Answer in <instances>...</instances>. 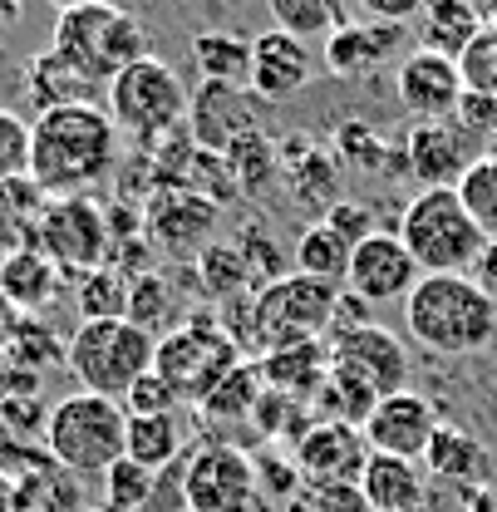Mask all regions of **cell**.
Returning <instances> with one entry per match:
<instances>
[{"label":"cell","mask_w":497,"mask_h":512,"mask_svg":"<svg viewBox=\"0 0 497 512\" xmlns=\"http://www.w3.org/2000/svg\"><path fill=\"white\" fill-rule=\"evenodd\" d=\"M119 163V124L99 104H69L30 119V178L50 197H79Z\"/></svg>","instance_id":"6da1fadb"},{"label":"cell","mask_w":497,"mask_h":512,"mask_svg":"<svg viewBox=\"0 0 497 512\" xmlns=\"http://www.w3.org/2000/svg\"><path fill=\"white\" fill-rule=\"evenodd\" d=\"M340 291L345 286H325V281H311L301 271L261 286L242 296L237 316H227V335L237 340L242 355H276L286 345H306V340H320L330 325H335V306H340Z\"/></svg>","instance_id":"7a4b0ae2"},{"label":"cell","mask_w":497,"mask_h":512,"mask_svg":"<svg viewBox=\"0 0 497 512\" xmlns=\"http://www.w3.org/2000/svg\"><path fill=\"white\" fill-rule=\"evenodd\" d=\"M404 325L419 340V350L468 360L497 340V301L473 276H419V286L404 301Z\"/></svg>","instance_id":"3957f363"},{"label":"cell","mask_w":497,"mask_h":512,"mask_svg":"<svg viewBox=\"0 0 497 512\" xmlns=\"http://www.w3.org/2000/svg\"><path fill=\"white\" fill-rule=\"evenodd\" d=\"M409 389V355L404 345L384 330V325H350V330H335L330 335V380L325 394H340L345 404V424H365L374 404L384 394H399Z\"/></svg>","instance_id":"277c9868"},{"label":"cell","mask_w":497,"mask_h":512,"mask_svg":"<svg viewBox=\"0 0 497 512\" xmlns=\"http://www.w3.org/2000/svg\"><path fill=\"white\" fill-rule=\"evenodd\" d=\"M45 458L60 463L74 478H104L128 448V414L119 399L104 394H64L60 404H50V424H45Z\"/></svg>","instance_id":"5b68a950"},{"label":"cell","mask_w":497,"mask_h":512,"mask_svg":"<svg viewBox=\"0 0 497 512\" xmlns=\"http://www.w3.org/2000/svg\"><path fill=\"white\" fill-rule=\"evenodd\" d=\"M50 50L64 55L99 89H109L128 64L148 60V25L138 15H128L124 5H114V0L79 5V10H64L55 20Z\"/></svg>","instance_id":"8992f818"},{"label":"cell","mask_w":497,"mask_h":512,"mask_svg":"<svg viewBox=\"0 0 497 512\" xmlns=\"http://www.w3.org/2000/svg\"><path fill=\"white\" fill-rule=\"evenodd\" d=\"M399 242L424 276H468L488 247L483 227L463 207L458 188H419L399 217Z\"/></svg>","instance_id":"52a82bcc"},{"label":"cell","mask_w":497,"mask_h":512,"mask_svg":"<svg viewBox=\"0 0 497 512\" xmlns=\"http://www.w3.org/2000/svg\"><path fill=\"white\" fill-rule=\"evenodd\" d=\"M153 350L158 340L143 335L133 320H79V330L69 335L64 365L84 394H104L124 404L128 389L153 370Z\"/></svg>","instance_id":"ba28073f"},{"label":"cell","mask_w":497,"mask_h":512,"mask_svg":"<svg viewBox=\"0 0 497 512\" xmlns=\"http://www.w3.org/2000/svg\"><path fill=\"white\" fill-rule=\"evenodd\" d=\"M104 94H109V119L119 124V133H133L138 143L173 138L187 124V104H192L178 69L168 60H158V55L128 64Z\"/></svg>","instance_id":"9c48e42d"},{"label":"cell","mask_w":497,"mask_h":512,"mask_svg":"<svg viewBox=\"0 0 497 512\" xmlns=\"http://www.w3.org/2000/svg\"><path fill=\"white\" fill-rule=\"evenodd\" d=\"M242 365L237 340L227 335L222 316H187L178 330H168L153 350V370L173 384L183 404H202L207 389Z\"/></svg>","instance_id":"30bf717a"},{"label":"cell","mask_w":497,"mask_h":512,"mask_svg":"<svg viewBox=\"0 0 497 512\" xmlns=\"http://www.w3.org/2000/svg\"><path fill=\"white\" fill-rule=\"evenodd\" d=\"M35 247L50 256L64 276L79 281V276L109 266L114 232H109L104 207L89 192H79V197H50V207L40 217V232H35Z\"/></svg>","instance_id":"8fae6325"},{"label":"cell","mask_w":497,"mask_h":512,"mask_svg":"<svg viewBox=\"0 0 497 512\" xmlns=\"http://www.w3.org/2000/svg\"><path fill=\"white\" fill-rule=\"evenodd\" d=\"M187 512H266L256 463L237 444H202L183 468Z\"/></svg>","instance_id":"7c38bea8"},{"label":"cell","mask_w":497,"mask_h":512,"mask_svg":"<svg viewBox=\"0 0 497 512\" xmlns=\"http://www.w3.org/2000/svg\"><path fill=\"white\" fill-rule=\"evenodd\" d=\"M143 232L168 256H202L217 242V202L187 188H153L143 202Z\"/></svg>","instance_id":"4fadbf2b"},{"label":"cell","mask_w":497,"mask_h":512,"mask_svg":"<svg viewBox=\"0 0 497 512\" xmlns=\"http://www.w3.org/2000/svg\"><path fill=\"white\" fill-rule=\"evenodd\" d=\"M261 133V99L251 89L232 84H197L192 104H187V138L202 153L227 158L242 138Z\"/></svg>","instance_id":"5bb4252c"},{"label":"cell","mask_w":497,"mask_h":512,"mask_svg":"<svg viewBox=\"0 0 497 512\" xmlns=\"http://www.w3.org/2000/svg\"><path fill=\"white\" fill-rule=\"evenodd\" d=\"M419 261L399 242V232H374L350 252L345 271V291L360 296L365 306H389V301H409V291L419 286Z\"/></svg>","instance_id":"9a60e30c"},{"label":"cell","mask_w":497,"mask_h":512,"mask_svg":"<svg viewBox=\"0 0 497 512\" xmlns=\"http://www.w3.org/2000/svg\"><path fill=\"white\" fill-rule=\"evenodd\" d=\"M360 429L370 439V453H394V458L424 463V453L438 434V409L419 389H399V394H384L374 404Z\"/></svg>","instance_id":"2e32d148"},{"label":"cell","mask_w":497,"mask_h":512,"mask_svg":"<svg viewBox=\"0 0 497 512\" xmlns=\"http://www.w3.org/2000/svg\"><path fill=\"white\" fill-rule=\"evenodd\" d=\"M394 94L404 104V114L414 124H434V119H453L458 99H463V74L458 60L434 55V50H409L399 69H394Z\"/></svg>","instance_id":"e0dca14e"},{"label":"cell","mask_w":497,"mask_h":512,"mask_svg":"<svg viewBox=\"0 0 497 512\" xmlns=\"http://www.w3.org/2000/svg\"><path fill=\"white\" fill-rule=\"evenodd\" d=\"M404 158L424 188H458L468 178V168L478 158H488V148L473 133H463L453 119H434V124H414Z\"/></svg>","instance_id":"ac0fdd59"},{"label":"cell","mask_w":497,"mask_h":512,"mask_svg":"<svg viewBox=\"0 0 497 512\" xmlns=\"http://www.w3.org/2000/svg\"><path fill=\"white\" fill-rule=\"evenodd\" d=\"M370 463V439L360 424L345 419H320L301 434L296 444V468L301 478H320V483H360Z\"/></svg>","instance_id":"d6986e66"},{"label":"cell","mask_w":497,"mask_h":512,"mask_svg":"<svg viewBox=\"0 0 497 512\" xmlns=\"http://www.w3.org/2000/svg\"><path fill=\"white\" fill-rule=\"evenodd\" d=\"M315 74V55L311 45H301L296 35L286 30H261L251 35V79L247 89L261 104H281V99H296Z\"/></svg>","instance_id":"ffe728a7"},{"label":"cell","mask_w":497,"mask_h":512,"mask_svg":"<svg viewBox=\"0 0 497 512\" xmlns=\"http://www.w3.org/2000/svg\"><path fill=\"white\" fill-rule=\"evenodd\" d=\"M404 40V25H374V20H350L340 25L325 50H320V64L335 74V79H370L379 64L389 60Z\"/></svg>","instance_id":"44dd1931"},{"label":"cell","mask_w":497,"mask_h":512,"mask_svg":"<svg viewBox=\"0 0 497 512\" xmlns=\"http://www.w3.org/2000/svg\"><path fill=\"white\" fill-rule=\"evenodd\" d=\"M60 286H64V271L40 247H20V252L0 256V296L20 316H45L60 301Z\"/></svg>","instance_id":"7402d4cb"},{"label":"cell","mask_w":497,"mask_h":512,"mask_svg":"<svg viewBox=\"0 0 497 512\" xmlns=\"http://www.w3.org/2000/svg\"><path fill=\"white\" fill-rule=\"evenodd\" d=\"M360 493L370 512H419L424 503V463L394 458V453H370L360 473Z\"/></svg>","instance_id":"603a6c76"},{"label":"cell","mask_w":497,"mask_h":512,"mask_svg":"<svg viewBox=\"0 0 497 512\" xmlns=\"http://www.w3.org/2000/svg\"><path fill=\"white\" fill-rule=\"evenodd\" d=\"M25 99H30L35 114H50V109H69V104H94L99 84L84 79L64 55L40 50L35 60L25 64Z\"/></svg>","instance_id":"cb8c5ba5"},{"label":"cell","mask_w":497,"mask_h":512,"mask_svg":"<svg viewBox=\"0 0 497 512\" xmlns=\"http://www.w3.org/2000/svg\"><path fill=\"white\" fill-rule=\"evenodd\" d=\"M483 30H488V20L473 0H429L419 10V50H434L448 60H463V50Z\"/></svg>","instance_id":"d4e9b609"},{"label":"cell","mask_w":497,"mask_h":512,"mask_svg":"<svg viewBox=\"0 0 497 512\" xmlns=\"http://www.w3.org/2000/svg\"><path fill=\"white\" fill-rule=\"evenodd\" d=\"M256 365L266 375V389H276V394L301 404V399H311L315 389H325V380H330V345H320V340L286 345V350H276V355H266Z\"/></svg>","instance_id":"484cf974"},{"label":"cell","mask_w":497,"mask_h":512,"mask_svg":"<svg viewBox=\"0 0 497 512\" xmlns=\"http://www.w3.org/2000/svg\"><path fill=\"white\" fill-rule=\"evenodd\" d=\"M261 399H266V375H261L256 360H242L232 375H222L207 389V399L197 409H202L207 424H256Z\"/></svg>","instance_id":"4316f807"},{"label":"cell","mask_w":497,"mask_h":512,"mask_svg":"<svg viewBox=\"0 0 497 512\" xmlns=\"http://www.w3.org/2000/svg\"><path fill=\"white\" fill-rule=\"evenodd\" d=\"M192 69L202 74V84H232L247 89L251 79V40L237 30H202L192 35Z\"/></svg>","instance_id":"83f0119b"},{"label":"cell","mask_w":497,"mask_h":512,"mask_svg":"<svg viewBox=\"0 0 497 512\" xmlns=\"http://www.w3.org/2000/svg\"><path fill=\"white\" fill-rule=\"evenodd\" d=\"M45 207H50V192L40 188L30 173L0 183V252L35 247V232H40Z\"/></svg>","instance_id":"f1b7e54d"},{"label":"cell","mask_w":497,"mask_h":512,"mask_svg":"<svg viewBox=\"0 0 497 512\" xmlns=\"http://www.w3.org/2000/svg\"><path fill=\"white\" fill-rule=\"evenodd\" d=\"M15 493H20V512H84L79 478L64 473L60 463H50L45 453L15 473Z\"/></svg>","instance_id":"f546056e"},{"label":"cell","mask_w":497,"mask_h":512,"mask_svg":"<svg viewBox=\"0 0 497 512\" xmlns=\"http://www.w3.org/2000/svg\"><path fill=\"white\" fill-rule=\"evenodd\" d=\"M271 10V30L296 35L301 45L330 40L340 25H350V0H266Z\"/></svg>","instance_id":"4dcf8cb0"},{"label":"cell","mask_w":497,"mask_h":512,"mask_svg":"<svg viewBox=\"0 0 497 512\" xmlns=\"http://www.w3.org/2000/svg\"><path fill=\"white\" fill-rule=\"evenodd\" d=\"M183 419L178 414H148V419H128V448L124 458H133L148 473H168L183 453Z\"/></svg>","instance_id":"1f68e13d"},{"label":"cell","mask_w":497,"mask_h":512,"mask_svg":"<svg viewBox=\"0 0 497 512\" xmlns=\"http://www.w3.org/2000/svg\"><path fill=\"white\" fill-rule=\"evenodd\" d=\"M178 316H183V301H178V286H173L163 271H148V276H138V281L128 286V320H133L143 335L163 340L168 330L183 325Z\"/></svg>","instance_id":"d6a6232c"},{"label":"cell","mask_w":497,"mask_h":512,"mask_svg":"<svg viewBox=\"0 0 497 512\" xmlns=\"http://www.w3.org/2000/svg\"><path fill=\"white\" fill-rule=\"evenodd\" d=\"M350 242L330 227V222H311L306 232H301V242H296V271L301 276H311V281H325V286H345V271H350Z\"/></svg>","instance_id":"836d02e7"},{"label":"cell","mask_w":497,"mask_h":512,"mask_svg":"<svg viewBox=\"0 0 497 512\" xmlns=\"http://www.w3.org/2000/svg\"><path fill=\"white\" fill-rule=\"evenodd\" d=\"M197 276H202V291L212 301H222V306L242 301L251 286H256V276H251L247 256L237 252V242H212L207 252L197 256Z\"/></svg>","instance_id":"e575fe53"},{"label":"cell","mask_w":497,"mask_h":512,"mask_svg":"<svg viewBox=\"0 0 497 512\" xmlns=\"http://www.w3.org/2000/svg\"><path fill=\"white\" fill-rule=\"evenodd\" d=\"M128 281L124 271L114 266H99L89 276L74 281V301H79V316L84 320H128Z\"/></svg>","instance_id":"d590c367"},{"label":"cell","mask_w":497,"mask_h":512,"mask_svg":"<svg viewBox=\"0 0 497 512\" xmlns=\"http://www.w3.org/2000/svg\"><path fill=\"white\" fill-rule=\"evenodd\" d=\"M64 350H69V345H64L60 335L50 330V320H45V316H25V320H20V330L10 335V345H5L10 365H15V370H30V375H40V370L60 365Z\"/></svg>","instance_id":"8d00e7d4"},{"label":"cell","mask_w":497,"mask_h":512,"mask_svg":"<svg viewBox=\"0 0 497 512\" xmlns=\"http://www.w3.org/2000/svg\"><path fill=\"white\" fill-rule=\"evenodd\" d=\"M424 463H429V473H443V478H478V473L488 468V453H483V444H478L473 434L438 424Z\"/></svg>","instance_id":"74e56055"},{"label":"cell","mask_w":497,"mask_h":512,"mask_svg":"<svg viewBox=\"0 0 497 512\" xmlns=\"http://www.w3.org/2000/svg\"><path fill=\"white\" fill-rule=\"evenodd\" d=\"M158 478H163V473H148V468H138L133 458H119V463L104 473V503L114 512H143L158 498Z\"/></svg>","instance_id":"f35d334b"},{"label":"cell","mask_w":497,"mask_h":512,"mask_svg":"<svg viewBox=\"0 0 497 512\" xmlns=\"http://www.w3.org/2000/svg\"><path fill=\"white\" fill-rule=\"evenodd\" d=\"M458 197H463V207L473 212V222L483 227V237L497 242V158L493 153L468 168V178L458 183Z\"/></svg>","instance_id":"ab89813d"},{"label":"cell","mask_w":497,"mask_h":512,"mask_svg":"<svg viewBox=\"0 0 497 512\" xmlns=\"http://www.w3.org/2000/svg\"><path fill=\"white\" fill-rule=\"evenodd\" d=\"M286 512H370L360 483H320V478H301L296 498Z\"/></svg>","instance_id":"60d3db41"},{"label":"cell","mask_w":497,"mask_h":512,"mask_svg":"<svg viewBox=\"0 0 497 512\" xmlns=\"http://www.w3.org/2000/svg\"><path fill=\"white\" fill-rule=\"evenodd\" d=\"M227 173H232V183L237 192H256L271 173H276V143L266 138V133H251L242 138L232 153H227Z\"/></svg>","instance_id":"b9f144b4"},{"label":"cell","mask_w":497,"mask_h":512,"mask_svg":"<svg viewBox=\"0 0 497 512\" xmlns=\"http://www.w3.org/2000/svg\"><path fill=\"white\" fill-rule=\"evenodd\" d=\"M237 252L247 256L251 276H256L261 286H271V281H281V276H291V271H296V261L281 252V242L271 237V227H242Z\"/></svg>","instance_id":"7bdbcfd3"},{"label":"cell","mask_w":497,"mask_h":512,"mask_svg":"<svg viewBox=\"0 0 497 512\" xmlns=\"http://www.w3.org/2000/svg\"><path fill=\"white\" fill-rule=\"evenodd\" d=\"M458 74H463V89L468 94H488L497 99V25H488L458 60Z\"/></svg>","instance_id":"ee69618b"},{"label":"cell","mask_w":497,"mask_h":512,"mask_svg":"<svg viewBox=\"0 0 497 512\" xmlns=\"http://www.w3.org/2000/svg\"><path fill=\"white\" fill-rule=\"evenodd\" d=\"M45 424H50V404L40 399V394H10L5 404H0V429L10 434V439H45Z\"/></svg>","instance_id":"f6af8a7d"},{"label":"cell","mask_w":497,"mask_h":512,"mask_svg":"<svg viewBox=\"0 0 497 512\" xmlns=\"http://www.w3.org/2000/svg\"><path fill=\"white\" fill-rule=\"evenodd\" d=\"M30 173V119L15 109H0V183Z\"/></svg>","instance_id":"bcb514c9"},{"label":"cell","mask_w":497,"mask_h":512,"mask_svg":"<svg viewBox=\"0 0 497 512\" xmlns=\"http://www.w3.org/2000/svg\"><path fill=\"white\" fill-rule=\"evenodd\" d=\"M178 404H183V399L173 394V384L163 380L158 370H148V375H143V380H138L124 394V414H128V419H148V414H178Z\"/></svg>","instance_id":"7dc6e473"},{"label":"cell","mask_w":497,"mask_h":512,"mask_svg":"<svg viewBox=\"0 0 497 512\" xmlns=\"http://www.w3.org/2000/svg\"><path fill=\"white\" fill-rule=\"evenodd\" d=\"M320 222H330V227H335V232H340L350 247H360L365 237H374V232H379V227H374V212H370V207H365V202H350V197H340V202H335V207H330Z\"/></svg>","instance_id":"c3c4849f"},{"label":"cell","mask_w":497,"mask_h":512,"mask_svg":"<svg viewBox=\"0 0 497 512\" xmlns=\"http://www.w3.org/2000/svg\"><path fill=\"white\" fill-rule=\"evenodd\" d=\"M453 124L463 128V133H473L478 143H488V133H497V99L463 89V99H458V109H453Z\"/></svg>","instance_id":"681fc988"},{"label":"cell","mask_w":497,"mask_h":512,"mask_svg":"<svg viewBox=\"0 0 497 512\" xmlns=\"http://www.w3.org/2000/svg\"><path fill=\"white\" fill-rule=\"evenodd\" d=\"M350 5L374 25H409V20H419V10L429 0H350Z\"/></svg>","instance_id":"f907efd6"},{"label":"cell","mask_w":497,"mask_h":512,"mask_svg":"<svg viewBox=\"0 0 497 512\" xmlns=\"http://www.w3.org/2000/svg\"><path fill=\"white\" fill-rule=\"evenodd\" d=\"M468 276H473V281H478V286H483V291H488V296L497 301V242H488V247H483L478 266H473Z\"/></svg>","instance_id":"816d5d0a"},{"label":"cell","mask_w":497,"mask_h":512,"mask_svg":"<svg viewBox=\"0 0 497 512\" xmlns=\"http://www.w3.org/2000/svg\"><path fill=\"white\" fill-rule=\"evenodd\" d=\"M20 311H15V306H10V301H5V296H0V350H5V345H10V335H15V330H20Z\"/></svg>","instance_id":"f5cc1de1"},{"label":"cell","mask_w":497,"mask_h":512,"mask_svg":"<svg viewBox=\"0 0 497 512\" xmlns=\"http://www.w3.org/2000/svg\"><path fill=\"white\" fill-rule=\"evenodd\" d=\"M0 512H20V493H15V473L0 468Z\"/></svg>","instance_id":"db71d44e"},{"label":"cell","mask_w":497,"mask_h":512,"mask_svg":"<svg viewBox=\"0 0 497 512\" xmlns=\"http://www.w3.org/2000/svg\"><path fill=\"white\" fill-rule=\"evenodd\" d=\"M10 384H15V365H10V355L0 350V404L10 399Z\"/></svg>","instance_id":"11a10c76"},{"label":"cell","mask_w":497,"mask_h":512,"mask_svg":"<svg viewBox=\"0 0 497 512\" xmlns=\"http://www.w3.org/2000/svg\"><path fill=\"white\" fill-rule=\"evenodd\" d=\"M50 5H55V10L64 15V10H79V5H99V0H50Z\"/></svg>","instance_id":"9f6ffc18"},{"label":"cell","mask_w":497,"mask_h":512,"mask_svg":"<svg viewBox=\"0 0 497 512\" xmlns=\"http://www.w3.org/2000/svg\"><path fill=\"white\" fill-rule=\"evenodd\" d=\"M15 10H20V0H0V20H15Z\"/></svg>","instance_id":"6f0895ef"},{"label":"cell","mask_w":497,"mask_h":512,"mask_svg":"<svg viewBox=\"0 0 497 512\" xmlns=\"http://www.w3.org/2000/svg\"><path fill=\"white\" fill-rule=\"evenodd\" d=\"M488 5V15H493V25H497V0H483Z\"/></svg>","instance_id":"680465c9"},{"label":"cell","mask_w":497,"mask_h":512,"mask_svg":"<svg viewBox=\"0 0 497 512\" xmlns=\"http://www.w3.org/2000/svg\"><path fill=\"white\" fill-rule=\"evenodd\" d=\"M84 512H114V508H109V503H104V508H84Z\"/></svg>","instance_id":"91938a15"},{"label":"cell","mask_w":497,"mask_h":512,"mask_svg":"<svg viewBox=\"0 0 497 512\" xmlns=\"http://www.w3.org/2000/svg\"><path fill=\"white\" fill-rule=\"evenodd\" d=\"M0 30H5V20H0Z\"/></svg>","instance_id":"94428289"},{"label":"cell","mask_w":497,"mask_h":512,"mask_svg":"<svg viewBox=\"0 0 497 512\" xmlns=\"http://www.w3.org/2000/svg\"><path fill=\"white\" fill-rule=\"evenodd\" d=\"M178 512H187V508H178Z\"/></svg>","instance_id":"6125c7cd"}]
</instances>
